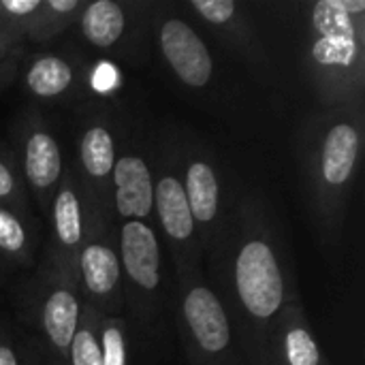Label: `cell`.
<instances>
[{"mask_svg": "<svg viewBox=\"0 0 365 365\" xmlns=\"http://www.w3.org/2000/svg\"><path fill=\"white\" fill-rule=\"evenodd\" d=\"M231 278L240 310L257 327H267L284 308V272L274 244L263 233L244 237L233 259Z\"/></svg>", "mask_w": 365, "mask_h": 365, "instance_id": "1", "label": "cell"}, {"mask_svg": "<svg viewBox=\"0 0 365 365\" xmlns=\"http://www.w3.org/2000/svg\"><path fill=\"white\" fill-rule=\"evenodd\" d=\"M182 323L199 357L222 359L233 344V329L225 304L212 287L192 278L182 293Z\"/></svg>", "mask_w": 365, "mask_h": 365, "instance_id": "2", "label": "cell"}, {"mask_svg": "<svg viewBox=\"0 0 365 365\" xmlns=\"http://www.w3.org/2000/svg\"><path fill=\"white\" fill-rule=\"evenodd\" d=\"M158 45L173 75L192 90L212 81L214 58L199 32L180 17H169L158 28Z\"/></svg>", "mask_w": 365, "mask_h": 365, "instance_id": "3", "label": "cell"}, {"mask_svg": "<svg viewBox=\"0 0 365 365\" xmlns=\"http://www.w3.org/2000/svg\"><path fill=\"white\" fill-rule=\"evenodd\" d=\"M361 150V133L351 120H338L334 122L321 143L319 154L314 160V178L317 188H321L325 195L342 192L355 173L357 160Z\"/></svg>", "mask_w": 365, "mask_h": 365, "instance_id": "4", "label": "cell"}, {"mask_svg": "<svg viewBox=\"0 0 365 365\" xmlns=\"http://www.w3.org/2000/svg\"><path fill=\"white\" fill-rule=\"evenodd\" d=\"M118 257L122 274L141 297H152L160 287V242L156 231L141 220H128L120 227Z\"/></svg>", "mask_w": 365, "mask_h": 365, "instance_id": "5", "label": "cell"}, {"mask_svg": "<svg viewBox=\"0 0 365 365\" xmlns=\"http://www.w3.org/2000/svg\"><path fill=\"white\" fill-rule=\"evenodd\" d=\"M75 267L88 297L94 302L92 308L98 310V306H113V302L120 299L122 265L118 250L107 237L96 235L90 237V242H83Z\"/></svg>", "mask_w": 365, "mask_h": 365, "instance_id": "6", "label": "cell"}, {"mask_svg": "<svg viewBox=\"0 0 365 365\" xmlns=\"http://www.w3.org/2000/svg\"><path fill=\"white\" fill-rule=\"evenodd\" d=\"M113 207L118 216L128 220L145 222L154 212V180L145 158L137 154H124L115 158L111 171Z\"/></svg>", "mask_w": 365, "mask_h": 365, "instance_id": "7", "label": "cell"}, {"mask_svg": "<svg viewBox=\"0 0 365 365\" xmlns=\"http://www.w3.org/2000/svg\"><path fill=\"white\" fill-rule=\"evenodd\" d=\"M154 210L171 246L180 250H192L197 227L184 195L182 180L178 175L165 173L158 178V182H154Z\"/></svg>", "mask_w": 365, "mask_h": 365, "instance_id": "8", "label": "cell"}, {"mask_svg": "<svg viewBox=\"0 0 365 365\" xmlns=\"http://www.w3.org/2000/svg\"><path fill=\"white\" fill-rule=\"evenodd\" d=\"M51 229L56 246L60 248L62 257L68 259L66 265L75 267L77 255L86 240V216L73 175L64 178L60 190L51 199Z\"/></svg>", "mask_w": 365, "mask_h": 365, "instance_id": "9", "label": "cell"}, {"mask_svg": "<svg viewBox=\"0 0 365 365\" xmlns=\"http://www.w3.org/2000/svg\"><path fill=\"white\" fill-rule=\"evenodd\" d=\"M24 175L38 199H45L62 178V150L45 128H32L24 141Z\"/></svg>", "mask_w": 365, "mask_h": 365, "instance_id": "10", "label": "cell"}, {"mask_svg": "<svg viewBox=\"0 0 365 365\" xmlns=\"http://www.w3.org/2000/svg\"><path fill=\"white\" fill-rule=\"evenodd\" d=\"M184 195L195 225L210 231L220 212V182L214 165L201 156L192 158L184 171Z\"/></svg>", "mask_w": 365, "mask_h": 365, "instance_id": "11", "label": "cell"}, {"mask_svg": "<svg viewBox=\"0 0 365 365\" xmlns=\"http://www.w3.org/2000/svg\"><path fill=\"white\" fill-rule=\"evenodd\" d=\"M81 321L77 293L68 284H56L43 302V331L53 351L68 355L71 340Z\"/></svg>", "mask_w": 365, "mask_h": 365, "instance_id": "12", "label": "cell"}, {"mask_svg": "<svg viewBox=\"0 0 365 365\" xmlns=\"http://www.w3.org/2000/svg\"><path fill=\"white\" fill-rule=\"evenodd\" d=\"M115 158L118 156H115L113 133L101 122L86 126L79 139V163H81L83 175L98 190H103L105 184L111 180Z\"/></svg>", "mask_w": 365, "mask_h": 365, "instance_id": "13", "label": "cell"}, {"mask_svg": "<svg viewBox=\"0 0 365 365\" xmlns=\"http://www.w3.org/2000/svg\"><path fill=\"white\" fill-rule=\"evenodd\" d=\"M79 17L83 38L98 49H111L124 36L126 13L113 0H94L83 6Z\"/></svg>", "mask_w": 365, "mask_h": 365, "instance_id": "14", "label": "cell"}, {"mask_svg": "<svg viewBox=\"0 0 365 365\" xmlns=\"http://www.w3.org/2000/svg\"><path fill=\"white\" fill-rule=\"evenodd\" d=\"M24 83L36 98H58L73 88L75 66L60 56H41L28 66Z\"/></svg>", "mask_w": 365, "mask_h": 365, "instance_id": "15", "label": "cell"}, {"mask_svg": "<svg viewBox=\"0 0 365 365\" xmlns=\"http://www.w3.org/2000/svg\"><path fill=\"white\" fill-rule=\"evenodd\" d=\"M361 43L364 38L351 36H319L312 43V60L321 71L351 73L361 64Z\"/></svg>", "mask_w": 365, "mask_h": 365, "instance_id": "16", "label": "cell"}, {"mask_svg": "<svg viewBox=\"0 0 365 365\" xmlns=\"http://www.w3.org/2000/svg\"><path fill=\"white\" fill-rule=\"evenodd\" d=\"M280 349L284 365H323L319 342L302 319L282 327Z\"/></svg>", "mask_w": 365, "mask_h": 365, "instance_id": "17", "label": "cell"}, {"mask_svg": "<svg viewBox=\"0 0 365 365\" xmlns=\"http://www.w3.org/2000/svg\"><path fill=\"white\" fill-rule=\"evenodd\" d=\"M98 319L101 312L92 306L79 321V327L68 346V361L71 365H103L101 357V340H98Z\"/></svg>", "mask_w": 365, "mask_h": 365, "instance_id": "18", "label": "cell"}, {"mask_svg": "<svg viewBox=\"0 0 365 365\" xmlns=\"http://www.w3.org/2000/svg\"><path fill=\"white\" fill-rule=\"evenodd\" d=\"M312 28L319 36L361 38V24L342 11L340 0H319L312 6Z\"/></svg>", "mask_w": 365, "mask_h": 365, "instance_id": "19", "label": "cell"}, {"mask_svg": "<svg viewBox=\"0 0 365 365\" xmlns=\"http://www.w3.org/2000/svg\"><path fill=\"white\" fill-rule=\"evenodd\" d=\"M98 340L103 365H128V336L122 319L101 314Z\"/></svg>", "mask_w": 365, "mask_h": 365, "instance_id": "20", "label": "cell"}, {"mask_svg": "<svg viewBox=\"0 0 365 365\" xmlns=\"http://www.w3.org/2000/svg\"><path fill=\"white\" fill-rule=\"evenodd\" d=\"M28 248L30 240L24 222L13 210L0 205V252L11 259L24 261L28 257Z\"/></svg>", "mask_w": 365, "mask_h": 365, "instance_id": "21", "label": "cell"}, {"mask_svg": "<svg viewBox=\"0 0 365 365\" xmlns=\"http://www.w3.org/2000/svg\"><path fill=\"white\" fill-rule=\"evenodd\" d=\"M190 6L214 26H227L237 13V4L233 0H190Z\"/></svg>", "mask_w": 365, "mask_h": 365, "instance_id": "22", "label": "cell"}, {"mask_svg": "<svg viewBox=\"0 0 365 365\" xmlns=\"http://www.w3.org/2000/svg\"><path fill=\"white\" fill-rule=\"evenodd\" d=\"M43 6V0H0V11L13 19H32Z\"/></svg>", "mask_w": 365, "mask_h": 365, "instance_id": "23", "label": "cell"}, {"mask_svg": "<svg viewBox=\"0 0 365 365\" xmlns=\"http://www.w3.org/2000/svg\"><path fill=\"white\" fill-rule=\"evenodd\" d=\"M17 180L13 173V167L0 156V205L2 201H13L17 197Z\"/></svg>", "mask_w": 365, "mask_h": 365, "instance_id": "24", "label": "cell"}, {"mask_svg": "<svg viewBox=\"0 0 365 365\" xmlns=\"http://www.w3.org/2000/svg\"><path fill=\"white\" fill-rule=\"evenodd\" d=\"M340 6L353 19H359L365 13V0H340Z\"/></svg>", "mask_w": 365, "mask_h": 365, "instance_id": "25", "label": "cell"}, {"mask_svg": "<svg viewBox=\"0 0 365 365\" xmlns=\"http://www.w3.org/2000/svg\"><path fill=\"white\" fill-rule=\"evenodd\" d=\"M0 365H19L13 346L6 340H0Z\"/></svg>", "mask_w": 365, "mask_h": 365, "instance_id": "26", "label": "cell"}, {"mask_svg": "<svg viewBox=\"0 0 365 365\" xmlns=\"http://www.w3.org/2000/svg\"><path fill=\"white\" fill-rule=\"evenodd\" d=\"M4 49H6V45H4V41H2V38H0V56H2V53H4Z\"/></svg>", "mask_w": 365, "mask_h": 365, "instance_id": "27", "label": "cell"}]
</instances>
